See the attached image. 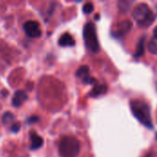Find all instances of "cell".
Returning a JSON list of instances; mask_svg holds the SVG:
<instances>
[{
    "instance_id": "1",
    "label": "cell",
    "mask_w": 157,
    "mask_h": 157,
    "mask_svg": "<svg viewBox=\"0 0 157 157\" xmlns=\"http://www.w3.org/2000/svg\"><path fill=\"white\" fill-rule=\"evenodd\" d=\"M130 106L132 114L142 124L148 128H153L151 110L147 103L139 99H134L131 101Z\"/></svg>"
},
{
    "instance_id": "2",
    "label": "cell",
    "mask_w": 157,
    "mask_h": 157,
    "mask_svg": "<svg viewBox=\"0 0 157 157\" xmlns=\"http://www.w3.org/2000/svg\"><path fill=\"white\" fill-rule=\"evenodd\" d=\"M58 150L61 157H76L80 152V143L73 136H65L60 141Z\"/></svg>"
},
{
    "instance_id": "3",
    "label": "cell",
    "mask_w": 157,
    "mask_h": 157,
    "mask_svg": "<svg viewBox=\"0 0 157 157\" xmlns=\"http://www.w3.org/2000/svg\"><path fill=\"white\" fill-rule=\"evenodd\" d=\"M132 17L135 21L142 27L150 26L155 18L152 9L147 4L144 3H141L134 7L132 11Z\"/></svg>"
},
{
    "instance_id": "4",
    "label": "cell",
    "mask_w": 157,
    "mask_h": 157,
    "mask_svg": "<svg viewBox=\"0 0 157 157\" xmlns=\"http://www.w3.org/2000/svg\"><path fill=\"white\" fill-rule=\"evenodd\" d=\"M84 40L86 48L92 52H98L99 51V42L97 35L96 26L92 22H87L84 27L83 31Z\"/></svg>"
},
{
    "instance_id": "5",
    "label": "cell",
    "mask_w": 157,
    "mask_h": 157,
    "mask_svg": "<svg viewBox=\"0 0 157 157\" xmlns=\"http://www.w3.org/2000/svg\"><path fill=\"white\" fill-rule=\"evenodd\" d=\"M23 29H24L26 35L32 39L39 38L41 35L40 24H39V22H37L35 20H29V21L25 22L23 25Z\"/></svg>"
},
{
    "instance_id": "6",
    "label": "cell",
    "mask_w": 157,
    "mask_h": 157,
    "mask_svg": "<svg viewBox=\"0 0 157 157\" xmlns=\"http://www.w3.org/2000/svg\"><path fill=\"white\" fill-rule=\"evenodd\" d=\"M75 75L85 84H94V83H96V79L90 75V69H89V67L87 65L80 66L77 69Z\"/></svg>"
},
{
    "instance_id": "7",
    "label": "cell",
    "mask_w": 157,
    "mask_h": 157,
    "mask_svg": "<svg viewBox=\"0 0 157 157\" xmlns=\"http://www.w3.org/2000/svg\"><path fill=\"white\" fill-rule=\"evenodd\" d=\"M132 24L131 21H129V20H124V21L121 22V23L117 26V28H116V29H114V31H113V34H114L115 36H117V37L123 36V35H125L127 32L130 31V29H132Z\"/></svg>"
},
{
    "instance_id": "8",
    "label": "cell",
    "mask_w": 157,
    "mask_h": 157,
    "mask_svg": "<svg viewBox=\"0 0 157 157\" xmlns=\"http://www.w3.org/2000/svg\"><path fill=\"white\" fill-rule=\"evenodd\" d=\"M28 99V95L23 90H17L12 98V105L15 108H19Z\"/></svg>"
},
{
    "instance_id": "9",
    "label": "cell",
    "mask_w": 157,
    "mask_h": 157,
    "mask_svg": "<svg viewBox=\"0 0 157 157\" xmlns=\"http://www.w3.org/2000/svg\"><path fill=\"white\" fill-rule=\"evenodd\" d=\"M29 139L31 142V144H30V150L31 151L40 149L43 144V139L35 132H31L29 133Z\"/></svg>"
},
{
    "instance_id": "10",
    "label": "cell",
    "mask_w": 157,
    "mask_h": 157,
    "mask_svg": "<svg viewBox=\"0 0 157 157\" xmlns=\"http://www.w3.org/2000/svg\"><path fill=\"white\" fill-rule=\"evenodd\" d=\"M58 43L62 47H73L75 44V40L70 33H63L60 37Z\"/></svg>"
},
{
    "instance_id": "11",
    "label": "cell",
    "mask_w": 157,
    "mask_h": 157,
    "mask_svg": "<svg viewBox=\"0 0 157 157\" xmlns=\"http://www.w3.org/2000/svg\"><path fill=\"white\" fill-rule=\"evenodd\" d=\"M107 92V86L102 85V84H97L92 91L90 92V97H98V96H101L103 94H105Z\"/></svg>"
},
{
    "instance_id": "12",
    "label": "cell",
    "mask_w": 157,
    "mask_h": 157,
    "mask_svg": "<svg viewBox=\"0 0 157 157\" xmlns=\"http://www.w3.org/2000/svg\"><path fill=\"white\" fill-rule=\"evenodd\" d=\"M148 50L154 55H157V37H153L148 43Z\"/></svg>"
},
{
    "instance_id": "13",
    "label": "cell",
    "mask_w": 157,
    "mask_h": 157,
    "mask_svg": "<svg viewBox=\"0 0 157 157\" xmlns=\"http://www.w3.org/2000/svg\"><path fill=\"white\" fill-rule=\"evenodd\" d=\"M14 119H15V117H14L13 113H11V112H6L3 115V117H2V123L5 124V125H8L9 123H11V122L14 121Z\"/></svg>"
},
{
    "instance_id": "14",
    "label": "cell",
    "mask_w": 157,
    "mask_h": 157,
    "mask_svg": "<svg viewBox=\"0 0 157 157\" xmlns=\"http://www.w3.org/2000/svg\"><path fill=\"white\" fill-rule=\"evenodd\" d=\"M144 39H142L141 41L138 43V46L136 49V52H135L136 57H140L144 54Z\"/></svg>"
},
{
    "instance_id": "15",
    "label": "cell",
    "mask_w": 157,
    "mask_h": 157,
    "mask_svg": "<svg viewBox=\"0 0 157 157\" xmlns=\"http://www.w3.org/2000/svg\"><path fill=\"white\" fill-rule=\"evenodd\" d=\"M94 10V5L92 3H86L83 6V12L85 14H90Z\"/></svg>"
},
{
    "instance_id": "16",
    "label": "cell",
    "mask_w": 157,
    "mask_h": 157,
    "mask_svg": "<svg viewBox=\"0 0 157 157\" xmlns=\"http://www.w3.org/2000/svg\"><path fill=\"white\" fill-rule=\"evenodd\" d=\"M19 130H20V123H19V122H14V123L11 124V126H10V131H11L12 132L17 133V132H19Z\"/></svg>"
},
{
    "instance_id": "17",
    "label": "cell",
    "mask_w": 157,
    "mask_h": 157,
    "mask_svg": "<svg viewBox=\"0 0 157 157\" xmlns=\"http://www.w3.org/2000/svg\"><path fill=\"white\" fill-rule=\"evenodd\" d=\"M40 121V118L38 116H32L30 118H29L27 120V123L29 124H32V123H35V122H38Z\"/></svg>"
},
{
    "instance_id": "18",
    "label": "cell",
    "mask_w": 157,
    "mask_h": 157,
    "mask_svg": "<svg viewBox=\"0 0 157 157\" xmlns=\"http://www.w3.org/2000/svg\"><path fill=\"white\" fill-rule=\"evenodd\" d=\"M1 94H2V95H7L8 92H7L6 90H2V91H1Z\"/></svg>"
},
{
    "instance_id": "19",
    "label": "cell",
    "mask_w": 157,
    "mask_h": 157,
    "mask_svg": "<svg viewBox=\"0 0 157 157\" xmlns=\"http://www.w3.org/2000/svg\"><path fill=\"white\" fill-rule=\"evenodd\" d=\"M154 33H155V37H157V27L155 29V31H154Z\"/></svg>"
}]
</instances>
